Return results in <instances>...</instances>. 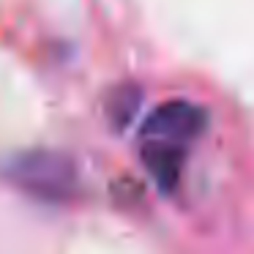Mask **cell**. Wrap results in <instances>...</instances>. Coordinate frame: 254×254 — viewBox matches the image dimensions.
<instances>
[{"label": "cell", "mask_w": 254, "mask_h": 254, "mask_svg": "<svg viewBox=\"0 0 254 254\" xmlns=\"http://www.w3.org/2000/svg\"><path fill=\"white\" fill-rule=\"evenodd\" d=\"M205 123H208V115L202 107L183 99L156 107L142 123L139 153H142L148 172L156 178L161 189L170 191L178 186L186 156L191 145L199 139V134L205 131Z\"/></svg>", "instance_id": "6da1fadb"}]
</instances>
